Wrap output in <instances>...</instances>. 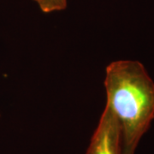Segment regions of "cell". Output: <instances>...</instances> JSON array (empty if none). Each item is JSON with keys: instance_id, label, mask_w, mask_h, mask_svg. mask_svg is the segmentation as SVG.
Listing matches in <instances>:
<instances>
[{"instance_id": "obj_1", "label": "cell", "mask_w": 154, "mask_h": 154, "mask_svg": "<svg viewBox=\"0 0 154 154\" xmlns=\"http://www.w3.org/2000/svg\"><path fill=\"white\" fill-rule=\"evenodd\" d=\"M106 105L120 129L121 154H134L154 119V82L139 61L118 60L106 68Z\"/></svg>"}, {"instance_id": "obj_2", "label": "cell", "mask_w": 154, "mask_h": 154, "mask_svg": "<svg viewBox=\"0 0 154 154\" xmlns=\"http://www.w3.org/2000/svg\"><path fill=\"white\" fill-rule=\"evenodd\" d=\"M86 153L121 154L118 122L108 105H105Z\"/></svg>"}, {"instance_id": "obj_3", "label": "cell", "mask_w": 154, "mask_h": 154, "mask_svg": "<svg viewBox=\"0 0 154 154\" xmlns=\"http://www.w3.org/2000/svg\"><path fill=\"white\" fill-rule=\"evenodd\" d=\"M44 13L63 11L66 8L67 0H33Z\"/></svg>"}, {"instance_id": "obj_4", "label": "cell", "mask_w": 154, "mask_h": 154, "mask_svg": "<svg viewBox=\"0 0 154 154\" xmlns=\"http://www.w3.org/2000/svg\"><path fill=\"white\" fill-rule=\"evenodd\" d=\"M86 154H87V153H86Z\"/></svg>"}]
</instances>
